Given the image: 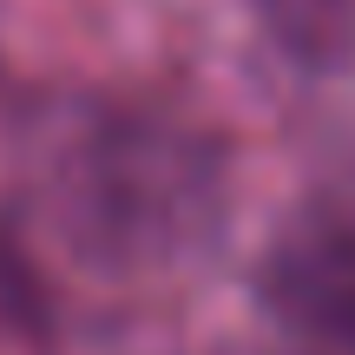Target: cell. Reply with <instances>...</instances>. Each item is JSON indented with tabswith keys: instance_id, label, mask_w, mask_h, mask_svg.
<instances>
[{
	"instance_id": "4",
	"label": "cell",
	"mask_w": 355,
	"mask_h": 355,
	"mask_svg": "<svg viewBox=\"0 0 355 355\" xmlns=\"http://www.w3.org/2000/svg\"><path fill=\"white\" fill-rule=\"evenodd\" d=\"M26 316H33V283L13 263V250H0V329L7 322H26Z\"/></svg>"
},
{
	"instance_id": "2",
	"label": "cell",
	"mask_w": 355,
	"mask_h": 355,
	"mask_svg": "<svg viewBox=\"0 0 355 355\" xmlns=\"http://www.w3.org/2000/svg\"><path fill=\"white\" fill-rule=\"evenodd\" d=\"M257 296L290 336L322 355H355V217H296L257 263Z\"/></svg>"
},
{
	"instance_id": "3",
	"label": "cell",
	"mask_w": 355,
	"mask_h": 355,
	"mask_svg": "<svg viewBox=\"0 0 355 355\" xmlns=\"http://www.w3.org/2000/svg\"><path fill=\"white\" fill-rule=\"evenodd\" d=\"M257 33L283 66L309 79H336L355 66V0H250Z\"/></svg>"
},
{
	"instance_id": "1",
	"label": "cell",
	"mask_w": 355,
	"mask_h": 355,
	"mask_svg": "<svg viewBox=\"0 0 355 355\" xmlns=\"http://www.w3.org/2000/svg\"><path fill=\"white\" fill-rule=\"evenodd\" d=\"M60 230L99 270H171L224 224V152L165 112H105L53 178Z\"/></svg>"
}]
</instances>
